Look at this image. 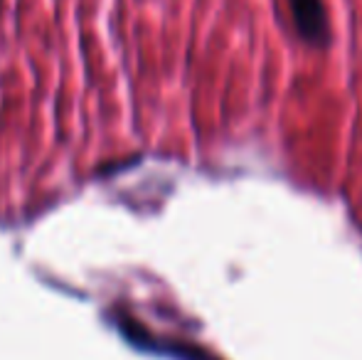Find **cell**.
I'll use <instances>...</instances> for the list:
<instances>
[{
	"mask_svg": "<svg viewBox=\"0 0 362 360\" xmlns=\"http://www.w3.org/2000/svg\"><path fill=\"white\" fill-rule=\"evenodd\" d=\"M288 8L300 40L310 47H328L330 20L323 0H288Z\"/></svg>",
	"mask_w": 362,
	"mask_h": 360,
	"instance_id": "1",
	"label": "cell"
}]
</instances>
